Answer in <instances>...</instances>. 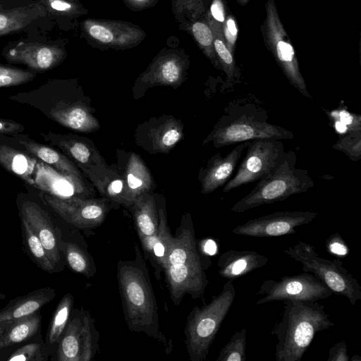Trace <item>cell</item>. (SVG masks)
I'll return each instance as SVG.
<instances>
[{
	"instance_id": "obj_1",
	"label": "cell",
	"mask_w": 361,
	"mask_h": 361,
	"mask_svg": "<svg viewBox=\"0 0 361 361\" xmlns=\"http://www.w3.org/2000/svg\"><path fill=\"white\" fill-rule=\"evenodd\" d=\"M8 98L32 106L47 118L75 131L89 133L100 128L90 99L77 80L49 79L35 89Z\"/></svg>"
},
{
	"instance_id": "obj_2",
	"label": "cell",
	"mask_w": 361,
	"mask_h": 361,
	"mask_svg": "<svg viewBox=\"0 0 361 361\" xmlns=\"http://www.w3.org/2000/svg\"><path fill=\"white\" fill-rule=\"evenodd\" d=\"M135 253L134 259L120 260L117 264L116 275L125 321L132 332L144 333L170 351L171 345L160 331L157 299L137 245H135Z\"/></svg>"
},
{
	"instance_id": "obj_3",
	"label": "cell",
	"mask_w": 361,
	"mask_h": 361,
	"mask_svg": "<svg viewBox=\"0 0 361 361\" xmlns=\"http://www.w3.org/2000/svg\"><path fill=\"white\" fill-rule=\"evenodd\" d=\"M282 317L272 331L277 361H300L316 334L334 326L317 301L286 300Z\"/></svg>"
},
{
	"instance_id": "obj_4",
	"label": "cell",
	"mask_w": 361,
	"mask_h": 361,
	"mask_svg": "<svg viewBox=\"0 0 361 361\" xmlns=\"http://www.w3.org/2000/svg\"><path fill=\"white\" fill-rule=\"evenodd\" d=\"M295 163V152L293 150L286 152L279 165L269 175L259 180L248 194L235 202L231 211L241 213L263 204L283 201L314 187V181L308 171L297 169Z\"/></svg>"
},
{
	"instance_id": "obj_5",
	"label": "cell",
	"mask_w": 361,
	"mask_h": 361,
	"mask_svg": "<svg viewBox=\"0 0 361 361\" xmlns=\"http://www.w3.org/2000/svg\"><path fill=\"white\" fill-rule=\"evenodd\" d=\"M233 281L228 279L221 291L202 307L195 306L189 313L184 334L191 361H204L210 346L226 318L235 297Z\"/></svg>"
},
{
	"instance_id": "obj_6",
	"label": "cell",
	"mask_w": 361,
	"mask_h": 361,
	"mask_svg": "<svg viewBox=\"0 0 361 361\" xmlns=\"http://www.w3.org/2000/svg\"><path fill=\"white\" fill-rule=\"evenodd\" d=\"M0 166L39 192L63 197L61 189L67 187V183L74 186L11 135H0Z\"/></svg>"
},
{
	"instance_id": "obj_7",
	"label": "cell",
	"mask_w": 361,
	"mask_h": 361,
	"mask_svg": "<svg viewBox=\"0 0 361 361\" xmlns=\"http://www.w3.org/2000/svg\"><path fill=\"white\" fill-rule=\"evenodd\" d=\"M283 252L302 264L303 272H310L326 285L334 294L345 296L351 305L361 300V286L357 280L338 259L321 257L310 244L298 241Z\"/></svg>"
},
{
	"instance_id": "obj_8",
	"label": "cell",
	"mask_w": 361,
	"mask_h": 361,
	"mask_svg": "<svg viewBox=\"0 0 361 361\" xmlns=\"http://www.w3.org/2000/svg\"><path fill=\"white\" fill-rule=\"evenodd\" d=\"M293 140L290 130L261 120L247 111L224 116L214 126L202 144L212 143L216 148L256 139Z\"/></svg>"
},
{
	"instance_id": "obj_9",
	"label": "cell",
	"mask_w": 361,
	"mask_h": 361,
	"mask_svg": "<svg viewBox=\"0 0 361 361\" xmlns=\"http://www.w3.org/2000/svg\"><path fill=\"white\" fill-rule=\"evenodd\" d=\"M265 18L260 30L267 49L273 55L290 85L304 97L312 99L299 66L295 49L279 18L274 0H267Z\"/></svg>"
},
{
	"instance_id": "obj_10",
	"label": "cell",
	"mask_w": 361,
	"mask_h": 361,
	"mask_svg": "<svg viewBox=\"0 0 361 361\" xmlns=\"http://www.w3.org/2000/svg\"><path fill=\"white\" fill-rule=\"evenodd\" d=\"M99 332L90 312L83 307L72 310L59 342L55 360L90 361L98 352Z\"/></svg>"
},
{
	"instance_id": "obj_11",
	"label": "cell",
	"mask_w": 361,
	"mask_h": 361,
	"mask_svg": "<svg viewBox=\"0 0 361 361\" xmlns=\"http://www.w3.org/2000/svg\"><path fill=\"white\" fill-rule=\"evenodd\" d=\"M235 175L224 185V192L259 180L269 175L283 160V143L275 138L250 140Z\"/></svg>"
},
{
	"instance_id": "obj_12",
	"label": "cell",
	"mask_w": 361,
	"mask_h": 361,
	"mask_svg": "<svg viewBox=\"0 0 361 361\" xmlns=\"http://www.w3.org/2000/svg\"><path fill=\"white\" fill-rule=\"evenodd\" d=\"M331 290L310 272L285 276L279 280L268 279L261 284L256 302L262 305L273 301H317L333 295Z\"/></svg>"
},
{
	"instance_id": "obj_13",
	"label": "cell",
	"mask_w": 361,
	"mask_h": 361,
	"mask_svg": "<svg viewBox=\"0 0 361 361\" xmlns=\"http://www.w3.org/2000/svg\"><path fill=\"white\" fill-rule=\"evenodd\" d=\"M20 218L23 219L42 243L57 271L63 269L61 231L43 206L37 190L19 193L16 200Z\"/></svg>"
},
{
	"instance_id": "obj_14",
	"label": "cell",
	"mask_w": 361,
	"mask_h": 361,
	"mask_svg": "<svg viewBox=\"0 0 361 361\" xmlns=\"http://www.w3.org/2000/svg\"><path fill=\"white\" fill-rule=\"evenodd\" d=\"M44 204L67 223L79 228H92L105 220L110 201L78 196L61 197L37 192Z\"/></svg>"
},
{
	"instance_id": "obj_15",
	"label": "cell",
	"mask_w": 361,
	"mask_h": 361,
	"mask_svg": "<svg viewBox=\"0 0 361 361\" xmlns=\"http://www.w3.org/2000/svg\"><path fill=\"white\" fill-rule=\"evenodd\" d=\"M189 63L188 56L183 50H161L136 80L134 97L139 98L154 86L179 87L185 80Z\"/></svg>"
},
{
	"instance_id": "obj_16",
	"label": "cell",
	"mask_w": 361,
	"mask_h": 361,
	"mask_svg": "<svg viewBox=\"0 0 361 361\" xmlns=\"http://www.w3.org/2000/svg\"><path fill=\"white\" fill-rule=\"evenodd\" d=\"M81 30L93 44L116 50L135 47L146 37L139 26L122 20L87 18L82 22Z\"/></svg>"
},
{
	"instance_id": "obj_17",
	"label": "cell",
	"mask_w": 361,
	"mask_h": 361,
	"mask_svg": "<svg viewBox=\"0 0 361 361\" xmlns=\"http://www.w3.org/2000/svg\"><path fill=\"white\" fill-rule=\"evenodd\" d=\"M317 216L312 211H281L250 219L232 231L250 237H275L295 233V228L308 224Z\"/></svg>"
},
{
	"instance_id": "obj_18",
	"label": "cell",
	"mask_w": 361,
	"mask_h": 361,
	"mask_svg": "<svg viewBox=\"0 0 361 361\" xmlns=\"http://www.w3.org/2000/svg\"><path fill=\"white\" fill-rule=\"evenodd\" d=\"M2 55L10 63L26 66L35 73H43L60 65L66 57L63 48L35 42H10Z\"/></svg>"
},
{
	"instance_id": "obj_19",
	"label": "cell",
	"mask_w": 361,
	"mask_h": 361,
	"mask_svg": "<svg viewBox=\"0 0 361 361\" xmlns=\"http://www.w3.org/2000/svg\"><path fill=\"white\" fill-rule=\"evenodd\" d=\"M138 146L150 154H166L183 137V126L171 115L152 118L139 125L135 131Z\"/></svg>"
},
{
	"instance_id": "obj_20",
	"label": "cell",
	"mask_w": 361,
	"mask_h": 361,
	"mask_svg": "<svg viewBox=\"0 0 361 361\" xmlns=\"http://www.w3.org/2000/svg\"><path fill=\"white\" fill-rule=\"evenodd\" d=\"M16 138L30 153L49 165L58 173L68 178L74 185L80 197L84 189V181L79 168L61 151L49 145L32 140L27 134L21 133L11 135Z\"/></svg>"
},
{
	"instance_id": "obj_21",
	"label": "cell",
	"mask_w": 361,
	"mask_h": 361,
	"mask_svg": "<svg viewBox=\"0 0 361 361\" xmlns=\"http://www.w3.org/2000/svg\"><path fill=\"white\" fill-rule=\"evenodd\" d=\"M44 141L59 149L75 165L90 166L104 164L105 160L94 144L88 138L73 133L42 132Z\"/></svg>"
},
{
	"instance_id": "obj_22",
	"label": "cell",
	"mask_w": 361,
	"mask_h": 361,
	"mask_svg": "<svg viewBox=\"0 0 361 361\" xmlns=\"http://www.w3.org/2000/svg\"><path fill=\"white\" fill-rule=\"evenodd\" d=\"M250 141L238 143L224 157L218 153L211 157L206 167L200 170L198 178L201 184L202 194L207 195L214 192L231 178L242 153Z\"/></svg>"
},
{
	"instance_id": "obj_23",
	"label": "cell",
	"mask_w": 361,
	"mask_h": 361,
	"mask_svg": "<svg viewBox=\"0 0 361 361\" xmlns=\"http://www.w3.org/2000/svg\"><path fill=\"white\" fill-rule=\"evenodd\" d=\"M125 157L123 166L118 167L123 176L126 186L124 207L131 208L137 197L152 192L154 182L150 171L139 154L128 152Z\"/></svg>"
},
{
	"instance_id": "obj_24",
	"label": "cell",
	"mask_w": 361,
	"mask_h": 361,
	"mask_svg": "<svg viewBox=\"0 0 361 361\" xmlns=\"http://www.w3.org/2000/svg\"><path fill=\"white\" fill-rule=\"evenodd\" d=\"M78 167L87 176L103 197L125 205V182L118 166L111 167L104 163L90 166H78Z\"/></svg>"
},
{
	"instance_id": "obj_25",
	"label": "cell",
	"mask_w": 361,
	"mask_h": 361,
	"mask_svg": "<svg viewBox=\"0 0 361 361\" xmlns=\"http://www.w3.org/2000/svg\"><path fill=\"white\" fill-rule=\"evenodd\" d=\"M55 295L54 289L48 287L11 300L0 310V334L16 321L39 311Z\"/></svg>"
},
{
	"instance_id": "obj_26",
	"label": "cell",
	"mask_w": 361,
	"mask_h": 361,
	"mask_svg": "<svg viewBox=\"0 0 361 361\" xmlns=\"http://www.w3.org/2000/svg\"><path fill=\"white\" fill-rule=\"evenodd\" d=\"M133 212L136 231L146 253L159 229L158 208L152 192L144 193L133 202Z\"/></svg>"
},
{
	"instance_id": "obj_27",
	"label": "cell",
	"mask_w": 361,
	"mask_h": 361,
	"mask_svg": "<svg viewBox=\"0 0 361 361\" xmlns=\"http://www.w3.org/2000/svg\"><path fill=\"white\" fill-rule=\"evenodd\" d=\"M268 258L255 251L230 250L218 259L219 274L225 279L234 280L261 268Z\"/></svg>"
},
{
	"instance_id": "obj_28",
	"label": "cell",
	"mask_w": 361,
	"mask_h": 361,
	"mask_svg": "<svg viewBox=\"0 0 361 361\" xmlns=\"http://www.w3.org/2000/svg\"><path fill=\"white\" fill-rule=\"evenodd\" d=\"M47 13L45 8L36 0L23 6L4 7L0 5V38L23 30Z\"/></svg>"
},
{
	"instance_id": "obj_29",
	"label": "cell",
	"mask_w": 361,
	"mask_h": 361,
	"mask_svg": "<svg viewBox=\"0 0 361 361\" xmlns=\"http://www.w3.org/2000/svg\"><path fill=\"white\" fill-rule=\"evenodd\" d=\"M42 316L39 311L18 319L0 334V350L25 343L39 333Z\"/></svg>"
},
{
	"instance_id": "obj_30",
	"label": "cell",
	"mask_w": 361,
	"mask_h": 361,
	"mask_svg": "<svg viewBox=\"0 0 361 361\" xmlns=\"http://www.w3.org/2000/svg\"><path fill=\"white\" fill-rule=\"evenodd\" d=\"M159 214V229L157 236L152 241L148 251L145 253L154 267L165 268L166 257L172 243L173 236L171 235L168 223L167 217L164 207H158Z\"/></svg>"
},
{
	"instance_id": "obj_31",
	"label": "cell",
	"mask_w": 361,
	"mask_h": 361,
	"mask_svg": "<svg viewBox=\"0 0 361 361\" xmlns=\"http://www.w3.org/2000/svg\"><path fill=\"white\" fill-rule=\"evenodd\" d=\"M73 305V297L71 293H67L61 299L55 310L46 338V345L50 355L56 353L59 342L68 322Z\"/></svg>"
},
{
	"instance_id": "obj_32",
	"label": "cell",
	"mask_w": 361,
	"mask_h": 361,
	"mask_svg": "<svg viewBox=\"0 0 361 361\" xmlns=\"http://www.w3.org/2000/svg\"><path fill=\"white\" fill-rule=\"evenodd\" d=\"M211 0H173L174 18L180 29L186 31L195 21L204 18Z\"/></svg>"
},
{
	"instance_id": "obj_33",
	"label": "cell",
	"mask_w": 361,
	"mask_h": 361,
	"mask_svg": "<svg viewBox=\"0 0 361 361\" xmlns=\"http://www.w3.org/2000/svg\"><path fill=\"white\" fill-rule=\"evenodd\" d=\"M186 32L192 37L200 49L214 68L221 70L214 51L212 30L205 18L193 22Z\"/></svg>"
},
{
	"instance_id": "obj_34",
	"label": "cell",
	"mask_w": 361,
	"mask_h": 361,
	"mask_svg": "<svg viewBox=\"0 0 361 361\" xmlns=\"http://www.w3.org/2000/svg\"><path fill=\"white\" fill-rule=\"evenodd\" d=\"M61 250L66 263L72 271L87 277L94 274L96 269L94 261L80 246L71 242L63 241Z\"/></svg>"
},
{
	"instance_id": "obj_35",
	"label": "cell",
	"mask_w": 361,
	"mask_h": 361,
	"mask_svg": "<svg viewBox=\"0 0 361 361\" xmlns=\"http://www.w3.org/2000/svg\"><path fill=\"white\" fill-rule=\"evenodd\" d=\"M20 221L25 243L33 261L45 271H57L39 238L23 219Z\"/></svg>"
},
{
	"instance_id": "obj_36",
	"label": "cell",
	"mask_w": 361,
	"mask_h": 361,
	"mask_svg": "<svg viewBox=\"0 0 361 361\" xmlns=\"http://www.w3.org/2000/svg\"><path fill=\"white\" fill-rule=\"evenodd\" d=\"M210 27L214 35V51L221 70L225 73L227 79L233 82L239 77V71L235 64L234 54L228 49L221 29L214 26Z\"/></svg>"
},
{
	"instance_id": "obj_37",
	"label": "cell",
	"mask_w": 361,
	"mask_h": 361,
	"mask_svg": "<svg viewBox=\"0 0 361 361\" xmlns=\"http://www.w3.org/2000/svg\"><path fill=\"white\" fill-rule=\"evenodd\" d=\"M47 13L59 17L78 18L87 10L78 0H36Z\"/></svg>"
},
{
	"instance_id": "obj_38",
	"label": "cell",
	"mask_w": 361,
	"mask_h": 361,
	"mask_svg": "<svg viewBox=\"0 0 361 361\" xmlns=\"http://www.w3.org/2000/svg\"><path fill=\"white\" fill-rule=\"evenodd\" d=\"M49 352L42 341L35 340L18 347L5 360L8 361H44L48 359Z\"/></svg>"
},
{
	"instance_id": "obj_39",
	"label": "cell",
	"mask_w": 361,
	"mask_h": 361,
	"mask_svg": "<svg viewBox=\"0 0 361 361\" xmlns=\"http://www.w3.org/2000/svg\"><path fill=\"white\" fill-rule=\"evenodd\" d=\"M246 334L245 328L236 331L222 348L216 361H245Z\"/></svg>"
},
{
	"instance_id": "obj_40",
	"label": "cell",
	"mask_w": 361,
	"mask_h": 361,
	"mask_svg": "<svg viewBox=\"0 0 361 361\" xmlns=\"http://www.w3.org/2000/svg\"><path fill=\"white\" fill-rule=\"evenodd\" d=\"M37 73L0 63V88L18 86L32 81Z\"/></svg>"
},
{
	"instance_id": "obj_41",
	"label": "cell",
	"mask_w": 361,
	"mask_h": 361,
	"mask_svg": "<svg viewBox=\"0 0 361 361\" xmlns=\"http://www.w3.org/2000/svg\"><path fill=\"white\" fill-rule=\"evenodd\" d=\"M332 147L344 153L352 161H357L361 158V131L343 135Z\"/></svg>"
},
{
	"instance_id": "obj_42",
	"label": "cell",
	"mask_w": 361,
	"mask_h": 361,
	"mask_svg": "<svg viewBox=\"0 0 361 361\" xmlns=\"http://www.w3.org/2000/svg\"><path fill=\"white\" fill-rule=\"evenodd\" d=\"M325 111L330 121L336 120L343 123L350 132L361 131V116L349 111L345 105L341 104L336 109Z\"/></svg>"
},
{
	"instance_id": "obj_43",
	"label": "cell",
	"mask_w": 361,
	"mask_h": 361,
	"mask_svg": "<svg viewBox=\"0 0 361 361\" xmlns=\"http://www.w3.org/2000/svg\"><path fill=\"white\" fill-rule=\"evenodd\" d=\"M229 11L227 0H211L205 19L210 26L221 29Z\"/></svg>"
},
{
	"instance_id": "obj_44",
	"label": "cell",
	"mask_w": 361,
	"mask_h": 361,
	"mask_svg": "<svg viewBox=\"0 0 361 361\" xmlns=\"http://www.w3.org/2000/svg\"><path fill=\"white\" fill-rule=\"evenodd\" d=\"M221 32L228 49L234 54L238 36V25L235 16L231 11L222 25Z\"/></svg>"
},
{
	"instance_id": "obj_45",
	"label": "cell",
	"mask_w": 361,
	"mask_h": 361,
	"mask_svg": "<svg viewBox=\"0 0 361 361\" xmlns=\"http://www.w3.org/2000/svg\"><path fill=\"white\" fill-rule=\"evenodd\" d=\"M326 249L337 255H345L348 252L347 245L337 233L331 235L326 240Z\"/></svg>"
},
{
	"instance_id": "obj_46",
	"label": "cell",
	"mask_w": 361,
	"mask_h": 361,
	"mask_svg": "<svg viewBox=\"0 0 361 361\" xmlns=\"http://www.w3.org/2000/svg\"><path fill=\"white\" fill-rule=\"evenodd\" d=\"M347 345L341 341L329 348L327 361H349Z\"/></svg>"
},
{
	"instance_id": "obj_47",
	"label": "cell",
	"mask_w": 361,
	"mask_h": 361,
	"mask_svg": "<svg viewBox=\"0 0 361 361\" xmlns=\"http://www.w3.org/2000/svg\"><path fill=\"white\" fill-rule=\"evenodd\" d=\"M25 131V127L20 123L0 118V135H13Z\"/></svg>"
},
{
	"instance_id": "obj_48",
	"label": "cell",
	"mask_w": 361,
	"mask_h": 361,
	"mask_svg": "<svg viewBox=\"0 0 361 361\" xmlns=\"http://www.w3.org/2000/svg\"><path fill=\"white\" fill-rule=\"evenodd\" d=\"M158 0H123L125 4L132 11H142L153 6Z\"/></svg>"
},
{
	"instance_id": "obj_49",
	"label": "cell",
	"mask_w": 361,
	"mask_h": 361,
	"mask_svg": "<svg viewBox=\"0 0 361 361\" xmlns=\"http://www.w3.org/2000/svg\"><path fill=\"white\" fill-rule=\"evenodd\" d=\"M216 246L213 240H207L204 245V250L208 255H213L215 253Z\"/></svg>"
},
{
	"instance_id": "obj_50",
	"label": "cell",
	"mask_w": 361,
	"mask_h": 361,
	"mask_svg": "<svg viewBox=\"0 0 361 361\" xmlns=\"http://www.w3.org/2000/svg\"><path fill=\"white\" fill-rule=\"evenodd\" d=\"M241 6H245L250 0H235Z\"/></svg>"
},
{
	"instance_id": "obj_51",
	"label": "cell",
	"mask_w": 361,
	"mask_h": 361,
	"mask_svg": "<svg viewBox=\"0 0 361 361\" xmlns=\"http://www.w3.org/2000/svg\"><path fill=\"white\" fill-rule=\"evenodd\" d=\"M350 361H361V357L358 355H354L349 358Z\"/></svg>"
}]
</instances>
